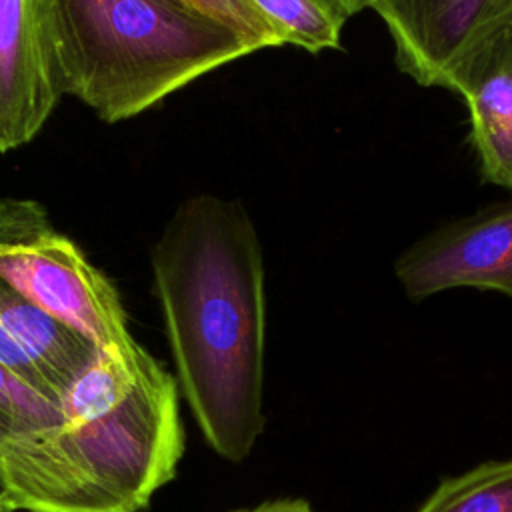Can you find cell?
<instances>
[{
	"label": "cell",
	"instance_id": "obj_1",
	"mask_svg": "<svg viewBox=\"0 0 512 512\" xmlns=\"http://www.w3.org/2000/svg\"><path fill=\"white\" fill-rule=\"evenodd\" d=\"M152 274L194 420L218 456L242 462L266 422L264 258L248 210L186 198L152 248Z\"/></svg>",
	"mask_w": 512,
	"mask_h": 512
},
{
	"label": "cell",
	"instance_id": "obj_2",
	"mask_svg": "<svg viewBox=\"0 0 512 512\" xmlns=\"http://www.w3.org/2000/svg\"><path fill=\"white\" fill-rule=\"evenodd\" d=\"M178 388L142 346L98 350L62 396V422L4 460L2 500L14 512L146 510L184 454Z\"/></svg>",
	"mask_w": 512,
	"mask_h": 512
},
{
	"label": "cell",
	"instance_id": "obj_3",
	"mask_svg": "<svg viewBox=\"0 0 512 512\" xmlns=\"http://www.w3.org/2000/svg\"><path fill=\"white\" fill-rule=\"evenodd\" d=\"M62 94L128 120L208 72L262 50L184 0H42Z\"/></svg>",
	"mask_w": 512,
	"mask_h": 512
},
{
	"label": "cell",
	"instance_id": "obj_4",
	"mask_svg": "<svg viewBox=\"0 0 512 512\" xmlns=\"http://www.w3.org/2000/svg\"><path fill=\"white\" fill-rule=\"evenodd\" d=\"M0 276L96 348L128 354L140 346L114 284L36 200H0Z\"/></svg>",
	"mask_w": 512,
	"mask_h": 512
},
{
	"label": "cell",
	"instance_id": "obj_5",
	"mask_svg": "<svg viewBox=\"0 0 512 512\" xmlns=\"http://www.w3.org/2000/svg\"><path fill=\"white\" fill-rule=\"evenodd\" d=\"M394 274L412 302L452 288L512 296V200L422 236L394 260Z\"/></svg>",
	"mask_w": 512,
	"mask_h": 512
},
{
	"label": "cell",
	"instance_id": "obj_6",
	"mask_svg": "<svg viewBox=\"0 0 512 512\" xmlns=\"http://www.w3.org/2000/svg\"><path fill=\"white\" fill-rule=\"evenodd\" d=\"M402 74L424 88H450L460 64L512 20V0H374Z\"/></svg>",
	"mask_w": 512,
	"mask_h": 512
},
{
	"label": "cell",
	"instance_id": "obj_7",
	"mask_svg": "<svg viewBox=\"0 0 512 512\" xmlns=\"http://www.w3.org/2000/svg\"><path fill=\"white\" fill-rule=\"evenodd\" d=\"M60 98L42 0H0V154L28 144Z\"/></svg>",
	"mask_w": 512,
	"mask_h": 512
},
{
	"label": "cell",
	"instance_id": "obj_8",
	"mask_svg": "<svg viewBox=\"0 0 512 512\" xmlns=\"http://www.w3.org/2000/svg\"><path fill=\"white\" fill-rule=\"evenodd\" d=\"M98 350L0 276V364L4 368L60 404Z\"/></svg>",
	"mask_w": 512,
	"mask_h": 512
},
{
	"label": "cell",
	"instance_id": "obj_9",
	"mask_svg": "<svg viewBox=\"0 0 512 512\" xmlns=\"http://www.w3.org/2000/svg\"><path fill=\"white\" fill-rule=\"evenodd\" d=\"M448 90L468 110L482 180L512 190V20L460 64Z\"/></svg>",
	"mask_w": 512,
	"mask_h": 512
},
{
	"label": "cell",
	"instance_id": "obj_10",
	"mask_svg": "<svg viewBox=\"0 0 512 512\" xmlns=\"http://www.w3.org/2000/svg\"><path fill=\"white\" fill-rule=\"evenodd\" d=\"M260 10L286 44L310 54L338 50L342 30L350 18L340 0H248Z\"/></svg>",
	"mask_w": 512,
	"mask_h": 512
},
{
	"label": "cell",
	"instance_id": "obj_11",
	"mask_svg": "<svg viewBox=\"0 0 512 512\" xmlns=\"http://www.w3.org/2000/svg\"><path fill=\"white\" fill-rule=\"evenodd\" d=\"M416 512H512V458L442 480Z\"/></svg>",
	"mask_w": 512,
	"mask_h": 512
},
{
	"label": "cell",
	"instance_id": "obj_12",
	"mask_svg": "<svg viewBox=\"0 0 512 512\" xmlns=\"http://www.w3.org/2000/svg\"><path fill=\"white\" fill-rule=\"evenodd\" d=\"M60 422L58 402L0 364V468L14 450Z\"/></svg>",
	"mask_w": 512,
	"mask_h": 512
},
{
	"label": "cell",
	"instance_id": "obj_13",
	"mask_svg": "<svg viewBox=\"0 0 512 512\" xmlns=\"http://www.w3.org/2000/svg\"><path fill=\"white\" fill-rule=\"evenodd\" d=\"M200 12L236 28L250 40H254L260 48L284 46L282 34L274 28V24L256 10L248 0H184Z\"/></svg>",
	"mask_w": 512,
	"mask_h": 512
},
{
	"label": "cell",
	"instance_id": "obj_14",
	"mask_svg": "<svg viewBox=\"0 0 512 512\" xmlns=\"http://www.w3.org/2000/svg\"><path fill=\"white\" fill-rule=\"evenodd\" d=\"M236 512H312V508L306 500H300V498H280V500L258 504L254 508L236 510Z\"/></svg>",
	"mask_w": 512,
	"mask_h": 512
},
{
	"label": "cell",
	"instance_id": "obj_15",
	"mask_svg": "<svg viewBox=\"0 0 512 512\" xmlns=\"http://www.w3.org/2000/svg\"><path fill=\"white\" fill-rule=\"evenodd\" d=\"M374 0H340V4L344 6V10L348 12V16H354L366 8L372 6Z\"/></svg>",
	"mask_w": 512,
	"mask_h": 512
},
{
	"label": "cell",
	"instance_id": "obj_16",
	"mask_svg": "<svg viewBox=\"0 0 512 512\" xmlns=\"http://www.w3.org/2000/svg\"><path fill=\"white\" fill-rule=\"evenodd\" d=\"M0 512H14V510H12V508L2 500V496H0Z\"/></svg>",
	"mask_w": 512,
	"mask_h": 512
}]
</instances>
